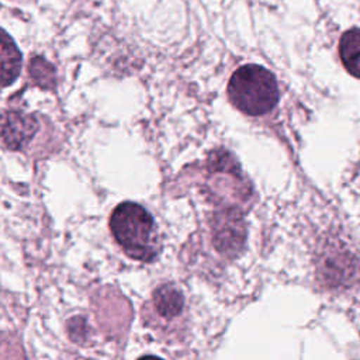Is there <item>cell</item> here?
I'll use <instances>...</instances> for the list:
<instances>
[{
  "label": "cell",
  "instance_id": "obj_8",
  "mask_svg": "<svg viewBox=\"0 0 360 360\" xmlns=\"http://www.w3.org/2000/svg\"><path fill=\"white\" fill-rule=\"evenodd\" d=\"M28 73L34 84L52 90L56 86V72L52 63H49L42 56H34L28 65Z\"/></svg>",
  "mask_w": 360,
  "mask_h": 360
},
{
  "label": "cell",
  "instance_id": "obj_2",
  "mask_svg": "<svg viewBox=\"0 0 360 360\" xmlns=\"http://www.w3.org/2000/svg\"><path fill=\"white\" fill-rule=\"evenodd\" d=\"M280 93L274 75L260 65H243L233 72L228 83V98L248 115L270 112Z\"/></svg>",
  "mask_w": 360,
  "mask_h": 360
},
{
  "label": "cell",
  "instance_id": "obj_7",
  "mask_svg": "<svg viewBox=\"0 0 360 360\" xmlns=\"http://www.w3.org/2000/svg\"><path fill=\"white\" fill-rule=\"evenodd\" d=\"M1 79L3 86L11 84L21 70V53L6 31L1 34Z\"/></svg>",
  "mask_w": 360,
  "mask_h": 360
},
{
  "label": "cell",
  "instance_id": "obj_4",
  "mask_svg": "<svg viewBox=\"0 0 360 360\" xmlns=\"http://www.w3.org/2000/svg\"><path fill=\"white\" fill-rule=\"evenodd\" d=\"M38 129V122L32 115L20 111H7L3 117V142L8 149L22 148Z\"/></svg>",
  "mask_w": 360,
  "mask_h": 360
},
{
  "label": "cell",
  "instance_id": "obj_3",
  "mask_svg": "<svg viewBox=\"0 0 360 360\" xmlns=\"http://www.w3.org/2000/svg\"><path fill=\"white\" fill-rule=\"evenodd\" d=\"M212 235L217 249L224 255L233 256L242 249L246 238L242 215L236 210L218 212L212 222Z\"/></svg>",
  "mask_w": 360,
  "mask_h": 360
},
{
  "label": "cell",
  "instance_id": "obj_1",
  "mask_svg": "<svg viewBox=\"0 0 360 360\" xmlns=\"http://www.w3.org/2000/svg\"><path fill=\"white\" fill-rule=\"evenodd\" d=\"M110 228L128 256L141 262H152L156 257L158 226L142 205L131 201L117 205L110 218Z\"/></svg>",
  "mask_w": 360,
  "mask_h": 360
},
{
  "label": "cell",
  "instance_id": "obj_5",
  "mask_svg": "<svg viewBox=\"0 0 360 360\" xmlns=\"http://www.w3.org/2000/svg\"><path fill=\"white\" fill-rule=\"evenodd\" d=\"M152 307L159 318L174 319L184 309V298L176 285L162 284L152 294Z\"/></svg>",
  "mask_w": 360,
  "mask_h": 360
},
{
  "label": "cell",
  "instance_id": "obj_9",
  "mask_svg": "<svg viewBox=\"0 0 360 360\" xmlns=\"http://www.w3.org/2000/svg\"><path fill=\"white\" fill-rule=\"evenodd\" d=\"M138 360H163V359H160V357H156V356H143V357H141V359H138Z\"/></svg>",
  "mask_w": 360,
  "mask_h": 360
},
{
  "label": "cell",
  "instance_id": "obj_6",
  "mask_svg": "<svg viewBox=\"0 0 360 360\" xmlns=\"http://www.w3.org/2000/svg\"><path fill=\"white\" fill-rule=\"evenodd\" d=\"M339 55L346 70L360 79V28H350L342 34Z\"/></svg>",
  "mask_w": 360,
  "mask_h": 360
}]
</instances>
